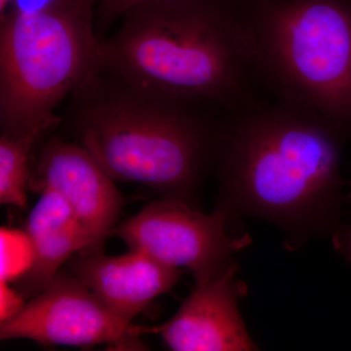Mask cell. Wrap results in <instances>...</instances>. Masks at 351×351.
<instances>
[{
	"instance_id": "1",
	"label": "cell",
	"mask_w": 351,
	"mask_h": 351,
	"mask_svg": "<svg viewBox=\"0 0 351 351\" xmlns=\"http://www.w3.org/2000/svg\"><path fill=\"white\" fill-rule=\"evenodd\" d=\"M318 115L274 101L234 113L221 124L216 160L219 206L267 219L288 247L330 230L341 199L343 140Z\"/></svg>"
},
{
	"instance_id": "2",
	"label": "cell",
	"mask_w": 351,
	"mask_h": 351,
	"mask_svg": "<svg viewBox=\"0 0 351 351\" xmlns=\"http://www.w3.org/2000/svg\"><path fill=\"white\" fill-rule=\"evenodd\" d=\"M120 18L101 44L110 75L230 114L265 101L242 0H149Z\"/></svg>"
},
{
	"instance_id": "3",
	"label": "cell",
	"mask_w": 351,
	"mask_h": 351,
	"mask_svg": "<svg viewBox=\"0 0 351 351\" xmlns=\"http://www.w3.org/2000/svg\"><path fill=\"white\" fill-rule=\"evenodd\" d=\"M80 145L114 181L186 201L215 160L221 124L206 107L131 86L101 71L73 95Z\"/></svg>"
},
{
	"instance_id": "4",
	"label": "cell",
	"mask_w": 351,
	"mask_h": 351,
	"mask_svg": "<svg viewBox=\"0 0 351 351\" xmlns=\"http://www.w3.org/2000/svg\"><path fill=\"white\" fill-rule=\"evenodd\" d=\"M242 6L265 89L351 136V0Z\"/></svg>"
},
{
	"instance_id": "5",
	"label": "cell",
	"mask_w": 351,
	"mask_h": 351,
	"mask_svg": "<svg viewBox=\"0 0 351 351\" xmlns=\"http://www.w3.org/2000/svg\"><path fill=\"white\" fill-rule=\"evenodd\" d=\"M97 5L98 0H53L38 10L1 16L2 135L49 131L60 122L58 106L103 71Z\"/></svg>"
},
{
	"instance_id": "6",
	"label": "cell",
	"mask_w": 351,
	"mask_h": 351,
	"mask_svg": "<svg viewBox=\"0 0 351 351\" xmlns=\"http://www.w3.org/2000/svg\"><path fill=\"white\" fill-rule=\"evenodd\" d=\"M230 223L232 216L219 205L204 214L186 201L166 198L149 203L112 235L159 262L189 269L198 285L235 265L234 256L250 246V235L232 234Z\"/></svg>"
},
{
	"instance_id": "7",
	"label": "cell",
	"mask_w": 351,
	"mask_h": 351,
	"mask_svg": "<svg viewBox=\"0 0 351 351\" xmlns=\"http://www.w3.org/2000/svg\"><path fill=\"white\" fill-rule=\"evenodd\" d=\"M73 274L60 270L41 294L1 321L0 339H31L45 346L121 343L138 336Z\"/></svg>"
},
{
	"instance_id": "8",
	"label": "cell",
	"mask_w": 351,
	"mask_h": 351,
	"mask_svg": "<svg viewBox=\"0 0 351 351\" xmlns=\"http://www.w3.org/2000/svg\"><path fill=\"white\" fill-rule=\"evenodd\" d=\"M112 178L80 145L52 138L43 145L29 186L48 188L71 205L91 242L88 252H100L112 237L123 206V197Z\"/></svg>"
},
{
	"instance_id": "9",
	"label": "cell",
	"mask_w": 351,
	"mask_h": 351,
	"mask_svg": "<svg viewBox=\"0 0 351 351\" xmlns=\"http://www.w3.org/2000/svg\"><path fill=\"white\" fill-rule=\"evenodd\" d=\"M232 265L207 282L195 285L178 313L161 327H138V334L154 332L174 351L258 350L239 311L248 286Z\"/></svg>"
},
{
	"instance_id": "10",
	"label": "cell",
	"mask_w": 351,
	"mask_h": 351,
	"mask_svg": "<svg viewBox=\"0 0 351 351\" xmlns=\"http://www.w3.org/2000/svg\"><path fill=\"white\" fill-rule=\"evenodd\" d=\"M69 269L112 313L128 323L157 297L170 292L181 276L180 269L138 249L117 257L101 251L82 252L69 258Z\"/></svg>"
},
{
	"instance_id": "11",
	"label": "cell",
	"mask_w": 351,
	"mask_h": 351,
	"mask_svg": "<svg viewBox=\"0 0 351 351\" xmlns=\"http://www.w3.org/2000/svg\"><path fill=\"white\" fill-rule=\"evenodd\" d=\"M40 193L25 232L34 248L32 267L18 279L25 295L41 294L76 252L91 248L89 237L63 196L48 188Z\"/></svg>"
},
{
	"instance_id": "12",
	"label": "cell",
	"mask_w": 351,
	"mask_h": 351,
	"mask_svg": "<svg viewBox=\"0 0 351 351\" xmlns=\"http://www.w3.org/2000/svg\"><path fill=\"white\" fill-rule=\"evenodd\" d=\"M47 131H32L22 137L0 138V203L25 209L27 206L29 160L34 145Z\"/></svg>"
},
{
	"instance_id": "13",
	"label": "cell",
	"mask_w": 351,
	"mask_h": 351,
	"mask_svg": "<svg viewBox=\"0 0 351 351\" xmlns=\"http://www.w3.org/2000/svg\"><path fill=\"white\" fill-rule=\"evenodd\" d=\"M1 281L10 282L18 280L32 267L34 258V248L27 233L1 228Z\"/></svg>"
},
{
	"instance_id": "14",
	"label": "cell",
	"mask_w": 351,
	"mask_h": 351,
	"mask_svg": "<svg viewBox=\"0 0 351 351\" xmlns=\"http://www.w3.org/2000/svg\"><path fill=\"white\" fill-rule=\"evenodd\" d=\"M145 1L149 0H98L97 15L99 25L103 27H108L113 21L120 18L127 9Z\"/></svg>"
},
{
	"instance_id": "15",
	"label": "cell",
	"mask_w": 351,
	"mask_h": 351,
	"mask_svg": "<svg viewBox=\"0 0 351 351\" xmlns=\"http://www.w3.org/2000/svg\"><path fill=\"white\" fill-rule=\"evenodd\" d=\"M0 318L1 321L12 317L19 313L25 302L21 293L16 292L7 285V282L1 281L0 285Z\"/></svg>"
},
{
	"instance_id": "16",
	"label": "cell",
	"mask_w": 351,
	"mask_h": 351,
	"mask_svg": "<svg viewBox=\"0 0 351 351\" xmlns=\"http://www.w3.org/2000/svg\"><path fill=\"white\" fill-rule=\"evenodd\" d=\"M334 245L339 253L351 263V225L346 232L335 237Z\"/></svg>"
},
{
	"instance_id": "17",
	"label": "cell",
	"mask_w": 351,
	"mask_h": 351,
	"mask_svg": "<svg viewBox=\"0 0 351 351\" xmlns=\"http://www.w3.org/2000/svg\"><path fill=\"white\" fill-rule=\"evenodd\" d=\"M53 0H11L12 8L22 12H32L38 10L51 3Z\"/></svg>"
}]
</instances>
